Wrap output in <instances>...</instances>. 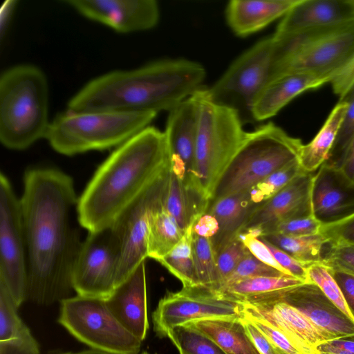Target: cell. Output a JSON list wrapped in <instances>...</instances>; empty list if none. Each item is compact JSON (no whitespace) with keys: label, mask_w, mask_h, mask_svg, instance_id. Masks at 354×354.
Segmentation results:
<instances>
[{"label":"cell","mask_w":354,"mask_h":354,"mask_svg":"<svg viewBox=\"0 0 354 354\" xmlns=\"http://www.w3.org/2000/svg\"><path fill=\"white\" fill-rule=\"evenodd\" d=\"M78 198L73 178L54 168L28 169L20 198L28 257L27 299L50 305L69 297L82 243L72 224Z\"/></svg>","instance_id":"6da1fadb"},{"label":"cell","mask_w":354,"mask_h":354,"mask_svg":"<svg viewBox=\"0 0 354 354\" xmlns=\"http://www.w3.org/2000/svg\"><path fill=\"white\" fill-rule=\"evenodd\" d=\"M168 165L165 133L154 127L116 147L78 198L80 225L88 232L110 227Z\"/></svg>","instance_id":"7a4b0ae2"},{"label":"cell","mask_w":354,"mask_h":354,"mask_svg":"<svg viewBox=\"0 0 354 354\" xmlns=\"http://www.w3.org/2000/svg\"><path fill=\"white\" fill-rule=\"evenodd\" d=\"M205 70L198 62L162 59L93 79L68 102L73 111H170L202 87Z\"/></svg>","instance_id":"3957f363"},{"label":"cell","mask_w":354,"mask_h":354,"mask_svg":"<svg viewBox=\"0 0 354 354\" xmlns=\"http://www.w3.org/2000/svg\"><path fill=\"white\" fill-rule=\"evenodd\" d=\"M48 86L43 71L18 64L0 77V140L6 148L24 150L45 138L49 124Z\"/></svg>","instance_id":"277c9868"},{"label":"cell","mask_w":354,"mask_h":354,"mask_svg":"<svg viewBox=\"0 0 354 354\" xmlns=\"http://www.w3.org/2000/svg\"><path fill=\"white\" fill-rule=\"evenodd\" d=\"M156 115L67 109L50 121L45 139L55 151L65 156L118 147L149 127Z\"/></svg>","instance_id":"5b68a950"},{"label":"cell","mask_w":354,"mask_h":354,"mask_svg":"<svg viewBox=\"0 0 354 354\" xmlns=\"http://www.w3.org/2000/svg\"><path fill=\"white\" fill-rule=\"evenodd\" d=\"M302 145L299 139L272 122L246 132L216 183L209 203L247 190L272 172L297 160Z\"/></svg>","instance_id":"8992f818"},{"label":"cell","mask_w":354,"mask_h":354,"mask_svg":"<svg viewBox=\"0 0 354 354\" xmlns=\"http://www.w3.org/2000/svg\"><path fill=\"white\" fill-rule=\"evenodd\" d=\"M274 41L270 80L290 74L333 78L354 54V20L308 30Z\"/></svg>","instance_id":"52a82bcc"},{"label":"cell","mask_w":354,"mask_h":354,"mask_svg":"<svg viewBox=\"0 0 354 354\" xmlns=\"http://www.w3.org/2000/svg\"><path fill=\"white\" fill-rule=\"evenodd\" d=\"M193 97L197 109L195 178L198 187L209 201L246 132L238 113L214 102L207 88L201 87Z\"/></svg>","instance_id":"ba28073f"},{"label":"cell","mask_w":354,"mask_h":354,"mask_svg":"<svg viewBox=\"0 0 354 354\" xmlns=\"http://www.w3.org/2000/svg\"><path fill=\"white\" fill-rule=\"evenodd\" d=\"M60 304L58 323L80 342L108 354H139L142 341L120 322L104 299L77 295Z\"/></svg>","instance_id":"9c48e42d"},{"label":"cell","mask_w":354,"mask_h":354,"mask_svg":"<svg viewBox=\"0 0 354 354\" xmlns=\"http://www.w3.org/2000/svg\"><path fill=\"white\" fill-rule=\"evenodd\" d=\"M274 50V41L270 36L245 51L207 88L210 99L236 112L243 124L254 121L252 109L270 80Z\"/></svg>","instance_id":"30bf717a"},{"label":"cell","mask_w":354,"mask_h":354,"mask_svg":"<svg viewBox=\"0 0 354 354\" xmlns=\"http://www.w3.org/2000/svg\"><path fill=\"white\" fill-rule=\"evenodd\" d=\"M169 174V164L111 226L120 250L118 286L147 258L150 225L155 214L164 207Z\"/></svg>","instance_id":"8fae6325"},{"label":"cell","mask_w":354,"mask_h":354,"mask_svg":"<svg viewBox=\"0 0 354 354\" xmlns=\"http://www.w3.org/2000/svg\"><path fill=\"white\" fill-rule=\"evenodd\" d=\"M0 281L19 307L27 299L28 257L20 198L0 174Z\"/></svg>","instance_id":"7c38bea8"},{"label":"cell","mask_w":354,"mask_h":354,"mask_svg":"<svg viewBox=\"0 0 354 354\" xmlns=\"http://www.w3.org/2000/svg\"><path fill=\"white\" fill-rule=\"evenodd\" d=\"M120 256L119 243L111 227L88 232L72 270L71 283L77 295L107 299L118 286Z\"/></svg>","instance_id":"4fadbf2b"},{"label":"cell","mask_w":354,"mask_h":354,"mask_svg":"<svg viewBox=\"0 0 354 354\" xmlns=\"http://www.w3.org/2000/svg\"><path fill=\"white\" fill-rule=\"evenodd\" d=\"M241 304L220 296L203 286L183 287L168 292L152 314L153 329L167 337L173 327L212 317H241Z\"/></svg>","instance_id":"5bb4252c"},{"label":"cell","mask_w":354,"mask_h":354,"mask_svg":"<svg viewBox=\"0 0 354 354\" xmlns=\"http://www.w3.org/2000/svg\"><path fill=\"white\" fill-rule=\"evenodd\" d=\"M282 301L300 311L314 324L337 338L354 335V321L337 308L315 283L306 282L248 298L241 303Z\"/></svg>","instance_id":"9a60e30c"},{"label":"cell","mask_w":354,"mask_h":354,"mask_svg":"<svg viewBox=\"0 0 354 354\" xmlns=\"http://www.w3.org/2000/svg\"><path fill=\"white\" fill-rule=\"evenodd\" d=\"M64 3L85 17L122 33L151 29L160 18L155 0H68Z\"/></svg>","instance_id":"2e32d148"},{"label":"cell","mask_w":354,"mask_h":354,"mask_svg":"<svg viewBox=\"0 0 354 354\" xmlns=\"http://www.w3.org/2000/svg\"><path fill=\"white\" fill-rule=\"evenodd\" d=\"M169 112L164 133L170 170L200 190L195 178L197 109L193 95Z\"/></svg>","instance_id":"e0dca14e"},{"label":"cell","mask_w":354,"mask_h":354,"mask_svg":"<svg viewBox=\"0 0 354 354\" xmlns=\"http://www.w3.org/2000/svg\"><path fill=\"white\" fill-rule=\"evenodd\" d=\"M312 214L327 226L354 215V182L340 169L322 164L310 188Z\"/></svg>","instance_id":"ac0fdd59"},{"label":"cell","mask_w":354,"mask_h":354,"mask_svg":"<svg viewBox=\"0 0 354 354\" xmlns=\"http://www.w3.org/2000/svg\"><path fill=\"white\" fill-rule=\"evenodd\" d=\"M313 175L303 172L281 191L258 207L243 232L260 236L262 231L285 221L312 214L310 188Z\"/></svg>","instance_id":"d6986e66"},{"label":"cell","mask_w":354,"mask_h":354,"mask_svg":"<svg viewBox=\"0 0 354 354\" xmlns=\"http://www.w3.org/2000/svg\"><path fill=\"white\" fill-rule=\"evenodd\" d=\"M240 304L241 315L263 319L314 351L319 344L337 338L282 301L263 300Z\"/></svg>","instance_id":"ffe728a7"},{"label":"cell","mask_w":354,"mask_h":354,"mask_svg":"<svg viewBox=\"0 0 354 354\" xmlns=\"http://www.w3.org/2000/svg\"><path fill=\"white\" fill-rule=\"evenodd\" d=\"M354 20V0H299L283 17L272 35L280 40L317 28Z\"/></svg>","instance_id":"44dd1931"},{"label":"cell","mask_w":354,"mask_h":354,"mask_svg":"<svg viewBox=\"0 0 354 354\" xmlns=\"http://www.w3.org/2000/svg\"><path fill=\"white\" fill-rule=\"evenodd\" d=\"M120 322L140 341L149 329L145 261L105 299Z\"/></svg>","instance_id":"7402d4cb"},{"label":"cell","mask_w":354,"mask_h":354,"mask_svg":"<svg viewBox=\"0 0 354 354\" xmlns=\"http://www.w3.org/2000/svg\"><path fill=\"white\" fill-rule=\"evenodd\" d=\"M331 80L329 76L307 74L285 75L270 80L254 102V121H263L274 116L297 95L330 83Z\"/></svg>","instance_id":"603a6c76"},{"label":"cell","mask_w":354,"mask_h":354,"mask_svg":"<svg viewBox=\"0 0 354 354\" xmlns=\"http://www.w3.org/2000/svg\"><path fill=\"white\" fill-rule=\"evenodd\" d=\"M299 0H232L225 9L227 23L233 32L246 37L283 17Z\"/></svg>","instance_id":"cb8c5ba5"},{"label":"cell","mask_w":354,"mask_h":354,"mask_svg":"<svg viewBox=\"0 0 354 354\" xmlns=\"http://www.w3.org/2000/svg\"><path fill=\"white\" fill-rule=\"evenodd\" d=\"M258 207L246 191L209 203L206 212L215 217L219 227L216 235L210 239L216 255L238 237Z\"/></svg>","instance_id":"d4e9b609"},{"label":"cell","mask_w":354,"mask_h":354,"mask_svg":"<svg viewBox=\"0 0 354 354\" xmlns=\"http://www.w3.org/2000/svg\"><path fill=\"white\" fill-rule=\"evenodd\" d=\"M208 205L209 200L198 188L185 185L170 170L164 209L184 232L192 228Z\"/></svg>","instance_id":"484cf974"},{"label":"cell","mask_w":354,"mask_h":354,"mask_svg":"<svg viewBox=\"0 0 354 354\" xmlns=\"http://www.w3.org/2000/svg\"><path fill=\"white\" fill-rule=\"evenodd\" d=\"M187 324L208 335L226 354H261L241 317L206 318Z\"/></svg>","instance_id":"4316f807"},{"label":"cell","mask_w":354,"mask_h":354,"mask_svg":"<svg viewBox=\"0 0 354 354\" xmlns=\"http://www.w3.org/2000/svg\"><path fill=\"white\" fill-rule=\"evenodd\" d=\"M347 109V101L339 100L314 138L309 143L302 145L298 162L304 171L312 173L326 160L341 129Z\"/></svg>","instance_id":"83f0119b"},{"label":"cell","mask_w":354,"mask_h":354,"mask_svg":"<svg viewBox=\"0 0 354 354\" xmlns=\"http://www.w3.org/2000/svg\"><path fill=\"white\" fill-rule=\"evenodd\" d=\"M286 252L304 266L322 263L328 239L320 232L304 236L269 234L259 236Z\"/></svg>","instance_id":"f1b7e54d"},{"label":"cell","mask_w":354,"mask_h":354,"mask_svg":"<svg viewBox=\"0 0 354 354\" xmlns=\"http://www.w3.org/2000/svg\"><path fill=\"white\" fill-rule=\"evenodd\" d=\"M304 283L305 282L292 276L255 277L240 280L212 292L241 303L248 298L296 286Z\"/></svg>","instance_id":"f546056e"},{"label":"cell","mask_w":354,"mask_h":354,"mask_svg":"<svg viewBox=\"0 0 354 354\" xmlns=\"http://www.w3.org/2000/svg\"><path fill=\"white\" fill-rule=\"evenodd\" d=\"M184 234L163 207L155 214L150 225L147 238V257L158 261L178 244Z\"/></svg>","instance_id":"4dcf8cb0"},{"label":"cell","mask_w":354,"mask_h":354,"mask_svg":"<svg viewBox=\"0 0 354 354\" xmlns=\"http://www.w3.org/2000/svg\"><path fill=\"white\" fill-rule=\"evenodd\" d=\"M192 228L187 230L178 244L158 261L183 283V287L198 286L192 254Z\"/></svg>","instance_id":"1f68e13d"},{"label":"cell","mask_w":354,"mask_h":354,"mask_svg":"<svg viewBox=\"0 0 354 354\" xmlns=\"http://www.w3.org/2000/svg\"><path fill=\"white\" fill-rule=\"evenodd\" d=\"M167 337L180 354H226L212 338L188 324L171 328Z\"/></svg>","instance_id":"d6a6232c"},{"label":"cell","mask_w":354,"mask_h":354,"mask_svg":"<svg viewBox=\"0 0 354 354\" xmlns=\"http://www.w3.org/2000/svg\"><path fill=\"white\" fill-rule=\"evenodd\" d=\"M192 254L199 286L213 289L219 282L216 253L209 239L192 232Z\"/></svg>","instance_id":"836d02e7"},{"label":"cell","mask_w":354,"mask_h":354,"mask_svg":"<svg viewBox=\"0 0 354 354\" xmlns=\"http://www.w3.org/2000/svg\"><path fill=\"white\" fill-rule=\"evenodd\" d=\"M303 172L306 171L301 169L297 160L272 172L245 191L252 202L259 207Z\"/></svg>","instance_id":"e575fe53"},{"label":"cell","mask_w":354,"mask_h":354,"mask_svg":"<svg viewBox=\"0 0 354 354\" xmlns=\"http://www.w3.org/2000/svg\"><path fill=\"white\" fill-rule=\"evenodd\" d=\"M306 269L307 282L317 285L337 308L354 321L342 290L333 277L330 268L323 263H315L308 266Z\"/></svg>","instance_id":"d590c367"},{"label":"cell","mask_w":354,"mask_h":354,"mask_svg":"<svg viewBox=\"0 0 354 354\" xmlns=\"http://www.w3.org/2000/svg\"><path fill=\"white\" fill-rule=\"evenodd\" d=\"M17 308L8 288L0 281V341L17 337L28 328L19 317Z\"/></svg>","instance_id":"8d00e7d4"},{"label":"cell","mask_w":354,"mask_h":354,"mask_svg":"<svg viewBox=\"0 0 354 354\" xmlns=\"http://www.w3.org/2000/svg\"><path fill=\"white\" fill-rule=\"evenodd\" d=\"M344 100L348 102V109L335 142L324 162L339 169L354 138V87Z\"/></svg>","instance_id":"74e56055"},{"label":"cell","mask_w":354,"mask_h":354,"mask_svg":"<svg viewBox=\"0 0 354 354\" xmlns=\"http://www.w3.org/2000/svg\"><path fill=\"white\" fill-rule=\"evenodd\" d=\"M282 276L289 275H286L279 270L265 264L250 253L239 263L234 271L219 286L210 290L215 291L248 278Z\"/></svg>","instance_id":"f35d334b"},{"label":"cell","mask_w":354,"mask_h":354,"mask_svg":"<svg viewBox=\"0 0 354 354\" xmlns=\"http://www.w3.org/2000/svg\"><path fill=\"white\" fill-rule=\"evenodd\" d=\"M241 316L250 320L276 347L286 354L315 353L311 348L303 345L281 330L264 320L252 317Z\"/></svg>","instance_id":"ab89813d"},{"label":"cell","mask_w":354,"mask_h":354,"mask_svg":"<svg viewBox=\"0 0 354 354\" xmlns=\"http://www.w3.org/2000/svg\"><path fill=\"white\" fill-rule=\"evenodd\" d=\"M249 254L250 251L239 236L224 247L216 255L219 282L215 288L219 286Z\"/></svg>","instance_id":"60d3db41"},{"label":"cell","mask_w":354,"mask_h":354,"mask_svg":"<svg viewBox=\"0 0 354 354\" xmlns=\"http://www.w3.org/2000/svg\"><path fill=\"white\" fill-rule=\"evenodd\" d=\"M322 225L313 215L291 218L261 232L260 236L281 234L292 236H304L320 232Z\"/></svg>","instance_id":"b9f144b4"},{"label":"cell","mask_w":354,"mask_h":354,"mask_svg":"<svg viewBox=\"0 0 354 354\" xmlns=\"http://www.w3.org/2000/svg\"><path fill=\"white\" fill-rule=\"evenodd\" d=\"M332 270L354 275V246L328 242L323 261Z\"/></svg>","instance_id":"7bdbcfd3"},{"label":"cell","mask_w":354,"mask_h":354,"mask_svg":"<svg viewBox=\"0 0 354 354\" xmlns=\"http://www.w3.org/2000/svg\"><path fill=\"white\" fill-rule=\"evenodd\" d=\"M238 236L257 259L286 275L291 276L277 263L269 248L257 234L251 232H243Z\"/></svg>","instance_id":"ee69618b"},{"label":"cell","mask_w":354,"mask_h":354,"mask_svg":"<svg viewBox=\"0 0 354 354\" xmlns=\"http://www.w3.org/2000/svg\"><path fill=\"white\" fill-rule=\"evenodd\" d=\"M0 354H40L39 346L28 328L17 337L0 341Z\"/></svg>","instance_id":"f6af8a7d"},{"label":"cell","mask_w":354,"mask_h":354,"mask_svg":"<svg viewBox=\"0 0 354 354\" xmlns=\"http://www.w3.org/2000/svg\"><path fill=\"white\" fill-rule=\"evenodd\" d=\"M320 233L330 243L354 246V215L339 223L322 226Z\"/></svg>","instance_id":"bcb514c9"},{"label":"cell","mask_w":354,"mask_h":354,"mask_svg":"<svg viewBox=\"0 0 354 354\" xmlns=\"http://www.w3.org/2000/svg\"><path fill=\"white\" fill-rule=\"evenodd\" d=\"M333 93L344 100L354 87V54L335 73L330 82Z\"/></svg>","instance_id":"7dc6e473"},{"label":"cell","mask_w":354,"mask_h":354,"mask_svg":"<svg viewBox=\"0 0 354 354\" xmlns=\"http://www.w3.org/2000/svg\"><path fill=\"white\" fill-rule=\"evenodd\" d=\"M260 238V237H259ZM267 245L277 263L291 276L304 282L308 281L307 269L299 261L290 254L260 238Z\"/></svg>","instance_id":"c3c4849f"},{"label":"cell","mask_w":354,"mask_h":354,"mask_svg":"<svg viewBox=\"0 0 354 354\" xmlns=\"http://www.w3.org/2000/svg\"><path fill=\"white\" fill-rule=\"evenodd\" d=\"M241 317L248 333L261 354H286L276 347L250 320Z\"/></svg>","instance_id":"681fc988"},{"label":"cell","mask_w":354,"mask_h":354,"mask_svg":"<svg viewBox=\"0 0 354 354\" xmlns=\"http://www.w3.org/2000/svg\"><path fill=\"white\" fill-rule=\"evenodd\" d=\"M315 352L354 354V335L324 342L316 346Z\"/></svg>","instance_id":"f907efd6"},{"label":"cell","mask_w":354,"mask_h":354,"mask_svg":"<svg viewBox=\"0 0 354 354\" xmlns=\"http://www.w3.org/2000/svg\"><path fill=\"white\" fill-rule=\"evenodd\" d=\"M330 270L333 277L342 290L347 306L354 317V275Z\"/></svg>","instance_id":"816d5d0a"},{"label":"cell","mask_w":354,"mask_h":354,"mask_svg":"<svg viewBox=\"0 0 354 354\" xmlns=\"http://www.w3.org/2000/svg\"><path fill=\"white\" fill-rule=\"evenodd\" d=\"M218 223L214 216L205 212L194 223L192 232L195 234L209 239L215 236L218 231Z\"/></svg>","instance_id":"f5cc1de1"},{"label":"cell","mask_w":354,"mask_h":354,"mask_svg":"<svg viewBox=\"0 0 354 354\" xmlns=\"http://www.w3.org/2000/svg\"><path fill=\"white\" fill-rule=\"evenodd\" d=\"M17 1L8 0L4 1L0 10V32L2 37L6 32L8 26L11 21Z\"/></svg>","instance_id":"db71d44e"},{"label":"cell","mask_w":354,"mask_h":354,"mask_svg":"<svg viewBox=\"0 0 354 354\" xmlns=\"http://www.w3.org/2000/svg\"><path fill=\"white\" fill-rule=\"evenodd\" d=\"M340 169L354 182V138L348 148Z\"/></svg>","instance_id":"11a10c76"},{"label":"cell","mask_w":354,"mask_h":354,"mask_svg":"<svg viewBox=\"0 0 354 354\" xmlns=\"http://www.w3.org/2000/svg\"><path fill=\"white\" fill-rule=\"evenodd\" d=\"M60 354H108L97 350L95 349H89V350H85L78 352H66Z\"/></svg>","instance_id":"9f6ffc18"},{"label":"cell","mask_w":354,"mask_h":354,"mask_svg":"<svg viewBox=\"0 0 354 354\" xmlns=\"http://www.w3.org/2000/svg\"><path fill=\"white\" fill-rule=\"evenodd\" d=\"M315 354H339V353H319L316 352Z\"/></svg>","instance_id":"6f0895ef"},{"label":"cell","mask_w":354,"mask_h":354,"mask_svg":"<svg viewBox=\"0 0 354 354\" xmlns=\"http://www.w3.org/2000/svg\"><path fill=\"white\" fill-rule=\"evenodd\" d=\"M141 354H149V353H147V351H143Z\"/></svg>","instance_id":"680465c9"}]
</instances>
